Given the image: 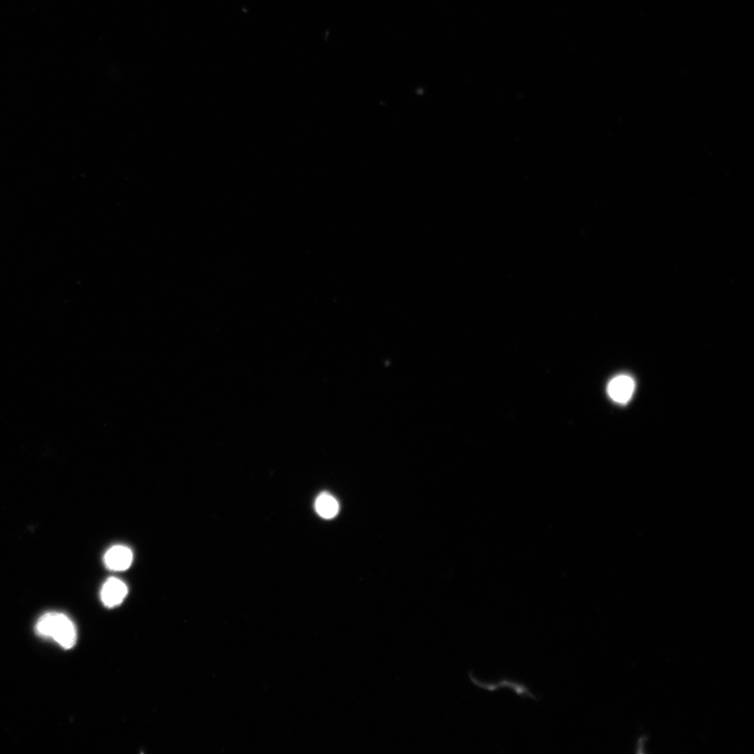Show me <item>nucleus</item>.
Segmentation results:
<instances>
[{
  "instance_id": "f257e3e1",
  "label": "nucleus",
  "mask_w": 754,
  "mask_h": 754,
  "mask_svg": "<svg viewBox=\"0 0 754 754\" xmlns=\"http://www.w3.org/2000/svg\"><path fill=\"white\" fill-rule=\"evenodd\" d=\"M36 633L41 637L52 638L65 650L75 647L77 631L70 617L63 613H47L38 620Z\"/></svg>"
},
{
  "instance_id": "f03ea898",
  "label": "nucleus",
  "mask_w": 754,
  "mask_h": 754,
  "mask_svg": "<svg viewBox=\"0 0 754 754\" xmlns=\"http://www.w3.org/2000/svg\"><path fill=\"white\" fill-rule=\"evenodd\" d=\"M127 593V586L122 581L112 578L103 585L101 600L107 608H115L124 602Z\"/></svg>"
},
{
  "instance_id": "7ed1b4c3",
  "label": "nucleus",
  "mask_w": 754,
  "mask_h": 754,
  "mask_svg": "<svg viewBox=\"0 0 754 754\" xmlns=\"http://www.w3.org/2000/svg\"><path fill=\"white\" fill-rule=\"evenodd\" d=\"M635 390V383L630 376L620 375L613 379L608 386V393L614 402L627 404Z\"/></svg>"
},
{
  "instance_id": "20e7f679",
  "label": "nucleus",
  "mask_w": 754,
  "mask_h": 754,
  "mask_svg": "<svg viewBox=\"0 0 754 754\" xmlns=\"http://www.w3.org/2000/svg\"><path fill=\"white\" fill-rule=\"evenodd\" d=\"M132 561V551L128 547L122 545L110 548L104 557L105 566L113 571L127 570L131 566Z\"/></svg>"
},
{
  "instance_id": "39448f33",
  "label": "nucleus",
  "mask_w": 754,
  "mask_h": 754,
  "mask_svg": "<svg viewBox=\"0 0 754 754\" xmlns=\"http://www.w3.org/2000/svg\"><path fill=\"white\" fill-rule=\"evenodd\" d=\"M339 503L329 494H322L317 498V513L324 519L335 518L339 513Z\"/></svg>"
}]
</instances>
